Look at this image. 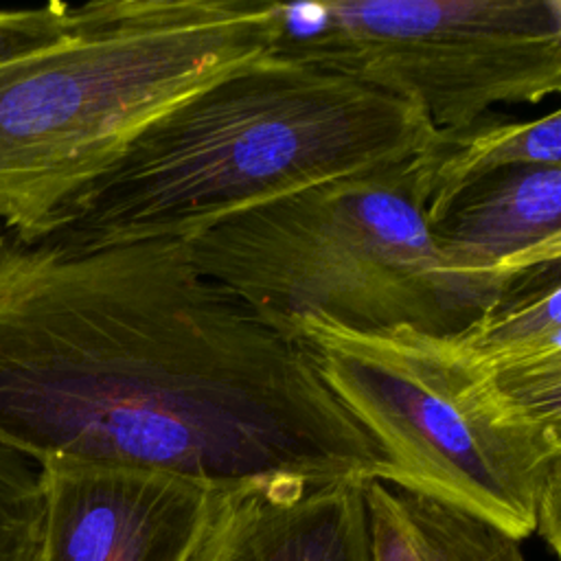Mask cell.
<instances>
[{
  "mask_svg": "<svg viewBox=\"0 0 561 561\" xmlns=\"http://www.w3.org/2000/svg\"><path fill=\"white\" fill-rule=\"evenodd\" d=\"M2 248H4V237H2V232H0V252H2Z\"/></svg>",
  "mask_w": 561,
  "mask_h": 561,
  "instance_id": "9a60e30c",
  "label": "cell"
},
{
  "mask_svg": "<svg viewBox=\"0 0 561 561\" xmlns=\"http://www.w3.org/2000/svg\"><path fill=\"white\" fill-rule=\"evenodd\" d=\"M432 131L408 99L265 53L160 112L24 245L184 241L256 204L412 158Z\"/></svg>",
  "mask_w": 561,
  "mask_h": 561,
  "instance_id": "7a4b0ae2",
  "label": "cell"
},
{
  "mask_svg": "<svg viewBox=\"0 0 561 561\" xmlns=\"http://www.w3.org/2000/svg\"><path fill=\"white\" fill-rule=\"evenodd\" d=\"M270 53L412 101L434 129L561 88L559 0L267 2Z\"/></svg>",
  "mask_w": 561,
  "mask_h": 561,
  "instance_id": "8992f818",
  "label": "cell"
},
{
  "mask_svg": "<svg viewBox=\"0 0 561 561\" xmlns=\"http://www.w3.org/2000/svg\"><path fill=\"white\" fill-rule=\"evenodd\" d=\"M79 4L48 2L35 9H0V64L57 39L77 18Z\"/></svg>",
  "mask_w": 561,
  "mask_h": 561,
  "instance_id": "5bb4252c",
  "label": "cell"
},
{
  "mask_svg": "<svg viewBox=\"0 0 561 561\" xmlns=\"http://www.w3.org/2000/svg\"><path fill=\"white\" fill-rule=\"evenodd\" d=\"M184 245L197 270L289 331L320 316L454 335L486 309L434 250L412 158L239 210Z\"/></svg>",
  "mask_w": 561,
  "mask_h": 561,
  "instance_id": "277c9868",
  "label": "cell"
},
{
  "mask_svg": "<svg viewBox=\"0 0 561 561\" xmlns=\"http://www.w3.org/2000/svg\"><path fill=\"white\" fill-rule=\"evenodd\" d=\"M191 561H370L364 482L226 489Z\"/></svg>",
  "mask_w": 561,
  "mask_h": 561,
  "instance_id": "9c48e42d",
  "label": "cell"
},
{
  "mask_svg": "<svg viewBox=\"0 0 561 561\" xmlns=\"http://www.w3.org/2000/svg\"><path fill=\"white\" fill-rule=\"evenodd\" d=\"M561 263L511 283L456 344L528 416L561 427Z\"/></svg>",
  "mask_w": 561,
  "mask_h": 561,
  "instance_id": "30bf717a",
  "label": "cell"
},
{
  "mask_svg": "<svg viewBox=\"0 0 561 561\" xmlns=\"http://www.w3.org/2000/svg\"><path fill=\"white\" fill-rule=\"evenodd\" d=\"M318 373L388 458L386 482L454 504L517 541L561 495V427L513 405L454 335L294 322Z\"/></svg>",
  "mask_w": 561,
  "mask_h": 561,
  "instance_id": "5b68a950",
  "label": "cell"
},
{
  "mask_svg": "<svg viewBox=\"0 0 561 561\" xmlns=\"http://www.w3.org/2000/svg\"><path fill=\"white\" fill-rule=\"evenodd\" d=\"M0 447L215 489L386 480L388 458L289 329L184 241L0 252Z\"/></svg>",
  "mask_w": 561,
  "mask_h": 561,
  "instance_id": "6da1fadb",
  "label": "cell"
},
{
  "mask_svg": "<svg viewBox=\"0 0 561 561\" xmlns=\"http://www.w3.org/2000/svg\"><path fill=\"white\" fill-rule=\"evenodd\" d=\"M370 561H526L522 541L454 504L364 482Z\"/></svg>",
  "mask_w": 561,
  "mask_h": 561,
  "instance_id": "7c38bea8",
  "label": "cell"
},
{
  "mask_svg": "<svg viewBox=\"0 0 561 561\" xmlns=\"http://www.w3.org/2000/svg\"><path fill=\"white\" fill-rule=\"evenodd\" d=\"M270 53L265 0H92L0 64V219L37 230L160 112Z\"/></svg>",
  "mask_w": 561,
  "mask_h": 561,
  "instance_id": "3957f363",
  "label": "cell"
},
{
  "mask_svg": "<svg viewBox=\"0 0 561 561\" xmlns=\"http://www.w3.org/2000/svg\"><path fill=\"white\" fill-rule=\"evenodd\" d=\"M443 265L489 307L524 274L561 263V167H508L462 186L427 224Z\"/></svg>",
  "mask_w": 561,
  "mask_h": 561,
  "instance_id": "ba28073f",
  "label": "cell"
},
{
  "mask_svg": "<svg viewBox=\"0 0 561 561\" xmlns=\"http://www.w3.org/2000/svg\"><path fill=\"white\" fill-rule=\"evenodd\" d=\"M522 164L561 167V116L557 110L526 121L491 110L462 127L434 129L412 156L425 224L434 221L462 186Z\"/></svg>",
  "mask_w": 561,
  "mask_h": 561,
  "instance_id": "8fae6325",
  "label": "cell"
},
{
  "mask_svg": "<svg viewBox=\"0 0 561 561\" xmlns=\"http://www.w3.org/2000/svg\"><path fill=\"white\" fill-rule=\"evenodd\" d=\"M39 515L37 465L0 447V561H28Z\"/></svg>",
  "mask_w": 561,
  "mask_h": 561,
  "instance_id": "4fadbf2b",
  "label": "cell"
},
{
  "mask_svg": "<svg viewBox=\"0 0 561 561\" xmlns=\"http://www.w3.org/2000/svg\"><path fill=\"white\" fill-rule=\"evenodd\" d=\"M42 515L28 561H191L221 491L125 465H37Z\"/></svg>",
  "mask_w": 561,
  "mask_h": 561,
  "instance_id": "52a82bcc",
  "label": "cell"
}]
</instances>
